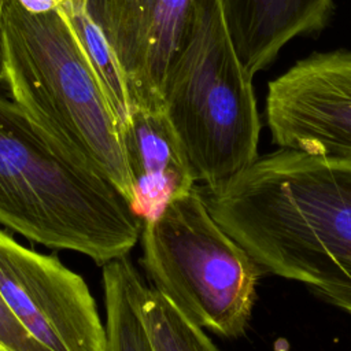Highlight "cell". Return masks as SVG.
Returning <instances> with one entry per match:
<instances>
[{"mask_svg": "<svg viewBox=\"0 0 351 351\" xmlns=\"http://www.w3.org/2000/svg\"><path fill=\"white\" fill-rule=\"evenodd\" d=\"M199 191L263 271L351 314V158L280 148L228 184Z\"/></svg>", "mask_w": 351, "mask_h": 351, "instance_id": "cell-1", "label": "cell"}, {"mask_svg": "<svg viewBox=\"0 0 351 351\" xmlns=\"http://www.w3.org/2000/svg\"><path fill=\"white\" fill-rule=\"evenodd\" d=\"M1 26L3 82L12 101L69 158L111 182L132 206L121 123L67 15L3 0Z\"/></svg>", "mask_w": 351, "mask_h": 351, "instance_id": "cell-2", "label": "cell"}, {"mask_svg": "<svg viewBox=\"0 0 351 351\" xmlns=\"http://www.w3.org/2000/svg\"><path fill=\"white\" fill-rule=\"evenodd\" d=\"M0 225L103 266L128 256L143 219L111 182L75 163L0 95Z\"/></svg>", "mask_w": 351, "mask_h": 351, "instance_id": "cell-3", "label": "cell"}, {"mask_svg": "<svg viewBox=\"0 0 351 351\" xmlns=\"http://www.w3.org/2000/svg\"><path fill=\"white\" fill-rule=\"evenodd\" d=\"M163 111L195 182L215 189L258 159L261 119L219 0H193L169 63Z\"/></svg>", "mask_w": 351, "mask_h": 351, "instance_id": "cell-4", "label": "cell"}, {"mask_svg": "<svg viewBox=\"0 0 351 351\" xmlns=\"http://www.w3.org/2000/svg\"><path fill=\"white\" fill-rule=\"evenodd\" d=\"M140 239L149 287L203 329L223 337L245 332L263 270L214 219L199 186L143 221Z\"/></svg>", "mask_w": 351, "mask_h": 351, "instance_id": "cell-5", "label": "cell"}, {"mask_svg": "<svg viewBox=\"0 0 351 351\" xmlns=\"http://www.w3.org/2000/svg\"><path fill=\"white\" fill-rule=\"evenodd\" d=\"M0 293L49 351H106V325L85 280L53 255L23 247L1 229Z\"/></svg>", "mask_w": 351, "mask_h": 351, "instance_id": "cell-6", "label": "cell"}, {"mask_svg": "<svg viewBox=\"0 0 351 351\" xmlns=\"http://www.w3.org/2000/svg\"><path fill=\"white\" fill-rule=\"evenodd\" d=\"M266 121L280 148L351 158V49L314 52L270 81Z\"/></svg>", "mask_w": 351, "mask_h": 351, "instance_id": "cell-7", "label": "cell"}, {"mask_svg": "<svg viewBox=\"0 0 351 351\" xmlns=\"http://www.w3.org/2000/svg\"><path fill=\"white\" fill-rule=\"evenodd\" d=\"M193 0H88L86 10L123 71L132 107L163 108L169 63Z\"/></svg>", "mask_w": 351, "mask_h": 351, "instance_id": "cell-8", "label": "cell"}, {"mask_svg": "<svg viewBox=\"0 0 351 351\" xmlns=\"http://www.w3.org/2000/svg\"><path fill=\"white\" fill-rule=\"evenodd\" d=\"M121 140L133 185V210L143 219L160 214L169 202L189 192L195 180L163 108L132 107Z\"/></svg>", "mask_w": 351, "mask_h": 351, "instance_id": "cell-9", "label": "cell"}, {"mask_svg": "<svg viewBox=\"0 0 351 351\" xmlns=\"http://www.w3.org/2000/svg\"><path fill=\"white\" fill-rule=\"evenodd\" d=\"M234 51L254 77L293 37L319 33L333 14V0H219Z\"/></svg>", "mask_w": 351, "mask_h": 351, "instance_id": "cell-10", "label": "cell"}, {"mask_svg": "<svg viewBox=\"0 0 351 351\" xmlns=\"http://www.w3.org/2000/svg\"><path fill=\"white\" fill-rule=\"evenodd\" d=\"M106 304V351H154L141 304L147 289L128 256L103 265Z\"/></svg>", "mask_w": 351, "mask_h": 351, "instance_id": "cell-11", "label": "cell"}, {"mask_svg": "<svg viewBox=\"0 0 351 351\" xmlns=\"http://www.w3.org/2000/svg\"><path fill=\"white\" fill-rule=\"evenodd\" d=\"M141 313L154 351H221L203 328L152 287L145 289Z\"/></svg>", "mask_w": 351, "mask_h": 351, "instance_id": "cell-12", "label": "cell"}, {"mask_svg": "<svg viewBox=\"0 0 351 351\" xmlns=\"http://www.w3.org/2000/svg\"><path fill=\"white\" fill-rule=\"evenodd\" d=\"M73 25L104 90L122 125L132 110L123 71L106 37L90 18L88 10L75 14H66Z\"/></svg>", "mask_w": 351, "mask_h": 351, "instance_id": "cell-13", "label": "cell"}, {"mask_svg": "<svg viewBox=\"0 0 351 351\" xmlns=\"http://www.w3.org/2000/svg\"><path fill=\"white\" fill-rule=\"evenodd\" d=\"M0 351H49L18 321L0 293Z\"/></svg>", "mask_w": 351, "mask_h": 351, "instance_id": "cell-14", "label": "cell"}, {"mask_svg": "<svg viewBox=\"0 0 351 351\" xmlns=\"http://www.w3.org/2000/svg\"><path fill=\"white\" fill-rule=\"evenodd\" d=\"M34 8H60L64 14L86 11L88 0H25Z\"/></svg>", "mask_w": 351, "mask_h": 351, "instance_id": "cell-15", "label": "cell"}, {"mask_svg": "<svg viewBox=\"0 0 351 351\" xmlns=\"http://www.w3.org/2000/svg\"><path fill=\"white\" fill-rule=\"evenodd\" d=\"M1 4L0 0V82L4 81V55H3V26H1Z\"/></svg>", "mask_w": 351, "mask_h": 351, "instance_id": "cell-16", "label": "cell"}]
</instances>
